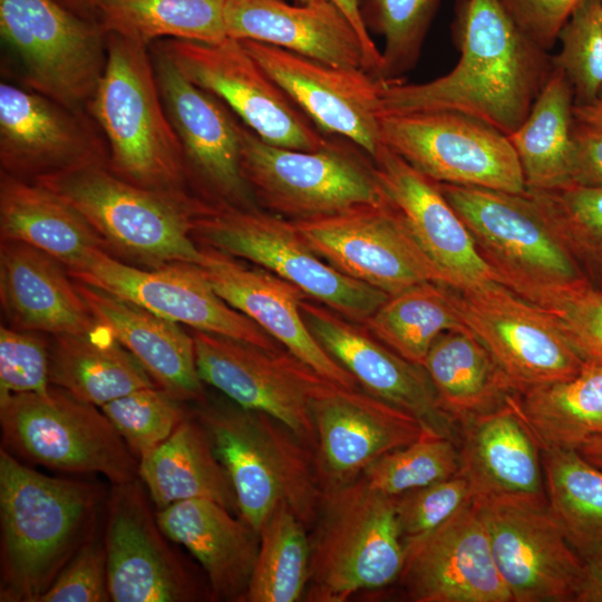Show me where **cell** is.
<instances>
[{"label": "cell", "instance_id": "cell-9", "mask_svg": "<svg viewBox=\"0 0 602 602\" xmlns=\"http://www.w3.org/2000/svg\"><path fill=\"white\" fill-rule=\"evenodd\" d=\"M192 236L204 247L272 272L308 298L358 323L389 297L338 271L309 245L293 221L260 207L208 206L194 221Z\"/></svg>", "mask_w": 602, "mask_h": 602}, {"label": "cell", "instance_id": "cell-42", "mask_svg": "<svg viewBox=\"0 0 602 602\" xmlns=\"http://www.w3.org/2000/svg\"><path fill=\"white\" fill-rule=\"evenodd\" d=\"M256 563L246 602H295L304 598L310 572L309 530L285 502L259 531Z\"/></svg>", "mask_w": 602, "mask_h": 602}, {"label": "cell", "instance_id": "cell-17", "mask_svg": "<svg viewBox=\"0 0 602 602\" xmlns=\"http://www.w3.org/2000/svg\"><path fill=\"white\" fill-rule=\"evenodd\" d=\"M474 501L513 602H575L583 560L554 518L547 501L522 497Z\"/></svg>", "mask_w": 602, "mask_h": 602}, {"label": "cell", "instance_id": "cell-37", "mask_svg": "<svg viewBox=\"0 0 602 602\" xmlns=\"http://www.w3.org/2000/svg\"><path fill=\"white\" fill-rule=\"evenodd\" d=\"M573 109V87L564 72L553 67L527 117L507 136L526 190L552 191L571 185Z\"/></svg>", "mask_w": 602, "mask_h": 602}, {"label": "cell", "instance_id": "cell-13", "mask_svg": "<svg viewBox=\"0 0 602 602\" xmlns=\"http://www.w3.org/2000/svg\"><path fill=\"white\" fill-rule=\"evenodd\" d=\"M156 45L190 81L211 93L268 144L318 151L330 135L311 119L260 67L241 40L219 43L161 39Z\"/></svg>", "mask_w": 602, "mask_h": 602}, {"label": "cell", "instance_id": "cell-49", "mask_svg": "<svg viewBox=\"0 0 602 602\" xmlns=\"http://www.w3.org/2000/svg\"><path fill=\"white\" fill-rule=\"evenodd\" d=\"M49 343L45 333L1 324L0 397L50 389Z\"/></svg>", "mask_w": 602, "mask_h": 602}, {"label": "cell", "instance_id": "cell-48", "mask_svg": "<svg viewBox=\"0 0 602 602\" xmlns=\"http://www.w3.org/2000/svg\"><path fill=\"white\" fill-rule=\"evenodd\" d=\"M538 307L556 319L585 363H602V289L585 281L554 293Z\"/></svg>", "mask_w": 602, "mask_h": 602}, {"label": "cell", "instance_id": "cell-56", "mask_svg": "<svg viewBox=\"0 0 602 602\" xmlns=\"http://www.w3.org/2000/svg\"><path fill=\"white\" fill-rule=\"evenodd\" d=\"M573 115L577 122L602 132V88L591 103L574 106Z\"/></svg>", "mask_w": 602, "mask_h": 602}, {"label": "cell", "instance_id": "cell-19", "mask_svg": "<svg viewBox=\"0 0 602 602\" xmlns=\"http://www.w3.org/2000/svg\"><path fill=\"white\" fill-rule=\"evenodd\" d=\"M139 478L113 485L104 544L114 602H191L204 598L187 564L168 544Z\"/></svg>", "mask_w": 602, "mask_h": 602}, {"label": "cell", "instance_id": "cell-54", "mask_svg": "<svg viewBox=\"0 0 602 602\" xmlns=\"http://www.w3.org/2000/svg\"><path fill=\"white\" fill-rule=\"evenodd\" d=\"M298 3H307L313 0H295ZM338 6L341 11L348 17L356 31L361 38L366 59V71L376 78L380 64L381 51L377 48L371 39L370 33L366 29L359 9V0H329Z\"/></svg>", "mask_w": 602, "mask_h": 602}, {"label": "cell", "instance_id": "cell-28", "mask_svg": "<svg viewBox=\"0 0 602 602\" xmlns=\"http://www.w3.org/2000/svg\"><path fill=\"white\" fill-rule=\"evenodd\" d=\"M459 472L473 498L547 501L542 446L522 416L515 392L499 406L459 424Z\"/></svg>", "mask_w": 602, "mask_h": 602}, {"label": "cell", "instance_id": "cell-2", "mask_svg": "<svg viewBox=\"0 0 602 602\" xmlns=\"http://www.w3.org/2000/svg\"><path fill=\"white\" fill-rule=\"evenodd\" d=\"M101 492L40 474L0 450L2 602H38L95 532Z\"/></svg>", "mask_w": 602, "mask_h": 602}, {"label": "cell", "instance_id": "cell-18", "mask_svg": "<svg viewBox=\"0 0 602 602\" xmlns=\"http://www.w3.org/2000/svg\"><path fill=\"white\" fill-rule=\"evenodd\" d=\"M293 222L324 261L388 295L424 282L448 285L390 201Z\"/></svg>", "mask_w": 602, "mask_h": 602}, {"label": "cell", "instance_id": "cell-55", "mask_svg": "<svg viewBox=\"0 0 602 602\" xmlns=\"http://www.w3.org/2000/svg\"><path fill=\"white\" fill-rule=\"evenodd\" d=\"M583 560L575 602H602V546Z\"/></svg>", "mask_w": 602, "mask_h": 602}, {"label": "cell", "instance_id": "cell-14", "mask_svg": "<svg viewBox=\"0 0 602 602\" xmlns=\"http://www.w3.org/2000/svg\"><path fill=\"white\" fill-rule=\"evenodd\" d=\"M166 115L178 138L190 192L213 207H260L243 175L240 125L227 106L149 46Z\"/></svg>", "mask_w": 602, "mask_h": 602}, {"label": "cell", "instance_id": "cell-46", "mask_svg": "<svg viewBox=\"0 0 602 602\" xmlns=\"http://www.w3.org/2000/svg\"><path fill=\"white\" fill-rule=\"evenodd\" d=\"M100 409L137 459L166 440L190 415L183 401L158 386L134 390Z\"/></svg>", "mask_w": 602, "mask_h": 602}, {"label": "cell", "instance_id": "cell-59", "mask_svg": "<svg viewBox=\"0 0 602 602\" xmlns=\"http://www.w3.org/2000/svg\"><path fill=\"white\" fill-rule=\"evenodd\" d=\"M600 289H602V288H600Z\"/></svg>", "mask_w": 602, "mask_h": 602}, {"label": "cell", "instance_id": "cell-11", "mask_svg": "<svg viewBox=\"0 0 602 602\" xmlns=\"http://www.w3.org/2000/svg\"><path fill=\"white\" fill-rule=\"evenodd\" d=\"M0 425L4 444L28 462L99 473L113 485L138 478V459L103 410L59 387L0 397Z\"/></svg>", "mask_w": 602, "mask_h": 602}, {"label": "cell", "instance_id": "cell-1", "mask_svg": "<svg viewBox=\"0 0 602 602\" xmlns=\"http://www.w3.org/2000/svg\"><path fill=\"white\" fill-rule=\"evenodd\" d=\"M450 29L455 67L421 84L381 82L382 114L454 110L508 136L547 81L552 56L521 31L501 0H456Z\"/></svg>", "mask_w": 602, "mask_h": 602}, {"label": "cell", "instance_id": "cell-8", "mask_svg": "<svg viewBox=\"0 0 602 602\" xmlns=\"http://www.w3.org/2000/svg\"><path fill=\"white\" fill-rule=\"evenodd\" d=\"M243 175L260 207L290 221L328 216L389 202L372 158L330 135L318 151L265 143L240 125Z\"/></svg>", "mask_w": 602, "mask_h": 602}, {"label": "cell", "instance_id": "cell-39", "mask_svg": "<svg viewBox=\"0 0 602 602\" xmlns=\"http://www.w3.org/2000/svg\"><path fill=\"white\" fill-rule=\"evenodd\" d=\"M227 0H100L96 21L113 33L149 47L174 38L219 43L227 37Z\"/></svg>", "mask_w": 602, "mask_h": 602}, {"label": "cell", "instance_id": "cell-4", "mask_svg": "<svg viewBox=\"0 0 602 602\" xmlns=\"http://www.w3.org/2000/svg\"><path fill=\"white\" fill-rule=\"evenodd\" d=\"M191 415L205 430L235 491L239 515L258 532L280 502L310 530L322 496L313 452L271 416L205 398Z\"/></svg>", "mask_w": 602, "mask_h": 602}, {"label": "cell", "instance_id": "cell-31", "mask_svg": "<svg viewBox=\"0 0 602 602\" xmlns=\"http://www.w3.org/2000/svg\"><path fill=\"white\" fill-rule=\"evenodd\" d=\"M222 504L185 499L157 509L169 541L186 547L200 562L216 600L245 601L258 559L260 535Z\"/></svg>", "mask_w": 602, "mask_h": 602}, {"label": "cell", "instance_id": "cell-40", "mask_svg": "<svg viewBox=\"0 0 602 602\" xmlns=\"http://www.w3.org/2000/svg\"><path fill=\"white\" fill-rule=\"evenodd\" d=\"M361 324L396 353L419 366L440 334L467 329L454 305L452 287L438 282L419 283L389 295Z\"/></svg>", "mask_w": 602, "mask_h": 602}, {"label": "cell", "instance_id": "cell-47", "mask_svg": "<svg viewBox=\"0 0 602 602\" xmlns=\"http://www.w3.org/2000/svg\"><path fill=\"white\" fill-rule=\"evenodd\" d=\"M552 64L574 90V106L591 103L602 88V0H582L557 36Z\"/></svg>", "mask_w": 602, "mask_h": 602}, {"label": "cell", "instance_id": "cell-15", "mask_svg": "<svg viewBox=\"0 0 602 602\" xmlns=\"http://www.w3.org/2000/svg\"><path fill=\"white\" fill-rule=\"evenodd\" d=\"M192 336L197 372L204 383L245 409L279 420L314 452L311 406L331 381L287 350H270L195 329Z\"/></svg>", "mask_w": 602, "mask_h": 602}, {"label": "cell", "instance_id": "cell-16", "mask_svg": "<svg viewBox=\"0 0 602 602\" xmlns=\"http://www.w3.org/2000/svg\"><path fill=\"white\" fill-rule=\"evenodd\" d=\"M462 323L488 350L516 392L577 375L585 362L545 309L498 282L452 288Z\"/></svg>", "mask_w": 602, "mask_h": 602}, {"label": "cell", "instance_id": "cell-12", "mask_svg": "<svg viewBox=\"0 0 602 602\" xmlns=\"http://www.w3.org/2000/svg\"><path fill=\"white\" fill-rule=\"evenodd\" d=\"M380 134L385 146L436 183L526 191L507 135L474 116L454 110L382 114Z\"/></svg>", "mask_w": 602, "mask_h": 602}, {"label": "cell", "instance_id": "cell-3", "mask_svg": "<svg viewBox=\"0 0 602 602\" xmlns=\"http://www.w3.org/2000/svg\"><path fill=\"white\" fill-rule=\"evenodd\" d=\"M93 225L111 256L157 269L172 263L201 265L205 259L192 236L210 205L188 192L156 191L130 184L107 166H88L41 178Z\"/></svg>", "mask_w": 602, "mask_h": 602}, {"label": "cell", "instance_id": "cell-53", "mask_svg": "<svg viewBox=\"0 0 602 602\" xmlns=\"http://www.w3.org/2000/svg\"><path fill=\"white\" fill-rule=\"evenodd\" d=\"M570 179L571 185L602 186V132L575 118L571 132Z\"/></svg>", "mask_w": 602, "mask_h": 602}, {"label": "cell", "instance_id": "cell-29", "mask_svg": "<svg viewBox=\"0 0 602 602\" xmlns=\"http://www.w3.org/2000/svg\"><path fill=\"white\" fill-rule=\"evenodd\" d=\"M224 21L229 38L254 40L330 66L366 71L360 36L329 0L298 4L285 0H227Z\"/></svg>", "mask_w": 602, "mask_h": 602}, {"label": "cell", "instance_id": "cell-20", "mask_svg": "<svg viewBox=\"0 0 602 602\" xmlns=\"http://www.w3.org/2000/svg\"><path fill=\"white\" fill-rule=\"evenodd\" d=\"M108 147L87 111L19 84H0V172L35 183L88 166H107Z\"/></svg>", "mask_w": 602, "mask_h": 602}, {"label": "cell", "instance_id": "cell-23", "mask_svg": "<svg viewBox=\"0 0 602 602\" xmlns=\"http://www.w3.org/2000/svg\"><path fill=\"white\" fill-rule=\"evenodd\" d=\"M399 577L412 602H513L480 511L469 501L431 532L404 541Z\"/></svg>", "mask_w": 602, "mask_h": 602}, {"label": "cell", "instance_id": "cell-43", "mask_svg": "<svg viewBox=\"0 0 602 602\" xmlns=\"http://www.w3.org/2000/svg\"><path fill=\"white\" fill-rule=\"evenodd\" d=\"M590 283L602 288V186L526 190Z\"/></svg>", "mask_w": 602, "mask_h": 602}, {"label": "cell", "instance_id": "cell-33", "mask_svg": "<svg viewBox=\"0 0 602 602\" xmlns=\"http://www.w3.org/2000/svg\"><path fill=\"white\" fill-rule=\"evenodd\" d=\"M0 240L35 246L69 271L81 270L97 251H106L101 236L71 204L40 184L3 172H0Z\"/></svg>", "mask_w": 602, "mask_h": 602}, {"label": "cell", "instance_id": "cell-45", "mask_svg": "<svg viewBox=\"0 0 602 602\" xmlns=\"http://www.w3.org/2000/svg\"><path fill=\"white\" fill-rule=\"evenodd\" d=\"M459 468L458 443L426 431L417 440L376 459L361 475L375 491L398 496L453 477Z\"/></svg>", "mask_w": 602, "mask_h": 602}, {"label": "cell", "instance_id": "cell-58", "mask_svg": "<svg viewBox=\"0 0 602 602\" xmlns=\"http://www.w3.org/2000/svg\"><path fill=\"white\" fill-rule=\"evenodd\" d=\"M577 452L591 464L602 468V435L584 443Z\"/></svg>", "mask_w": 602, "mask_h": 602}, {"label": "cell", "instance_id": "cell-38", "mask_svg": "<svg viewBox=\"0 0 602 602\" xmlns=\"http://www.w3.org/2000/svg\"><path fill=\"white\" fill-rule=\"evenodd\" d=\"M518 409L542 448L579 449L602 435V363L572 378L515 392Z\"/></svg>", "mask_w": 602, "mask_h": 602}, {"label": "cell", "instance_id": "cell-26", "mask_svg": "<svg viewBox=\"0 0 602 602\" xmlns=\"http://www.w3.org/2000/svg\"><path fill=\"white\" fill-rule=\"evenodd\" d=\"M372 161L387 197L449 287L473 290L498 282L436 182L383 144Z\"/></svg>", "mask_w": 602, "mask_h": 602}, {"label": "cell", "instance_id": "cell-25", "mask_svg": "<svg viewBox=\"0 0 602 602\" xmlns=\"http://www.w3.org/2000/svg\"><path fill=\"white\" fill-rule=\"evenodd\" d=\"M301 314L317 341L361 389L411 414L428 431L458 443V425L440 407L423 366L406 360L366 327L322 303L305 298Z\"/></svg>", "mask_w": 602, "mask_h": 602}, {"label": "cell", "instance_id": "cell-57", "mask_svg": "<svg viewBox=\"0 0 602 602\" xmlns=\"http://www.w3.org/2000/svg\"><path fill=\"white\" fill-rule=\"evenodd\" d=\"M60 3L66 6L71 11L77 14L96 20V13L100 0H58Z\"/></svg>", "mask_w": 602, "mask_h": 602}, {"label": "cell", "instance_id": "cell-30", "mask_svg": "<svg viewBox=\"0 0 602 602\" xmlns=\"http://www.w3.org/2000/svg\"><path fill=\"white\" fill-rule=\"evenodd\" d=\"M0 303L7 326L20 330L57 336L98 324L68 268L14 240H0Z\"/></svg>", "mask_w": 602, "mask_h": 602}, {"label": "cell", "instance_id": "cell-35", "mask_svg": "<svg viewBox=\"0 0 602 602\" xmlns=\"http://www.w3.org/2000/svg\"><path fill=\"white\" fill-rule=\"evenodd\" d=\"M138 478L157 509L203 498L239 513L230 476L191 411L166 440L138 459Z\"/></svg>", "mask_w": 602, "mask_h": 602}, {"label": "cell", "instance_id": "cell-34", "mask_svg": "<svg viewBox=\"0 0 602 602\" xmlns=\"http://www.w3.org/2000/svg\"><path fill=\"white\" fill-rule=\"evenodd\" d=\"M49 381L99 408L134 390L157 386L140 362L99 321L87 332L51 336Z\"/></svg>", "mask_w": 602, "mask_h": 602}, {"label": "cell", "instance_id": "cell-10", "mask_svg": "<svg viewBox=\"0 0 602 602\" xmlns=\"http://www.w3.org/2000/svg\"><path fill=\"white\" fill-rule=\"evenodd\" d=\"M0 36L19 85L87 111L107 61L96 20L58 0H0Z\"/></svg>", "mask_w": 602, "mask_h": 602}, {"label": "cell", "instance_id": "cell-22", "mask_svg": "<svg viewBox=\"0 0 602 602\" xmlns=\"http://www.w3.org/2000/svg\"><path fill=\"white\" fill-rule=\"evenodd\" d=\"M241 41L321 132L346 138L376 157L382 145L380 81L363 69L334 67L276 46Z\"/></svg>", "mask_w": 602, "mask_h": 602}, {"label": "cell", "instance_id": "cell-41", "mask_svg": "<svg viewBox=\"0 0 602 602\" xmlns=\"http://www.w3.org/2000/svg\"><path fill=\"white\" fill-rule=\"evenodd\" d=\"M547 505L583 559L602 546V468L576 449L542 448Z\"/></svg>", "mask_w": 602, "mask_h": 602}, {"label": "cell", "instance_id": "cell-50", "mask_svg": "<svg viewBox=\"0 0 602 602\" xmlns=\"http://www.w3.org/2000/svg\"><path fill=\"white\" fill-rule=\"evenodd\" d=\"M472 499L470 485L460 473L396 496L402 542L431 532Z\"/></svg>", "mask_w": 602, "mask_h": 602}, {"label": "cell", "instance_id": "cell-51", "mask_svg": "<svg viewBox=\"0 0 602 602\" xmlns=\"http://www.w3.org/2000/svg\"><path fill=\"white\" fill-rule=\"evenodd\" d=\"M106 601H110V596L105 544L95 530L38 602Z\"/></svg>", "mask_w": 602, "mask_h": 602}, {"label": "cell", "instance_id": "cell-24", "mask_svg": "<svg viewBox=\"0 0 602 602\" xmlns=\"http://www.w3.org/2000/svg\"><path fill=\"white\" fill-rule=\"evenodd\" d=\"M311 414L317 436L314 464L322 491L358 478L376 459L428 431L411 414L361 388L333 382L313 399Z\"/></svg>", "mask_w": 602, "mask_h": 602}, {"label": "cell", "instance_id": "cell-44", "mask_svg": "<svg viewBox=\"0 0 602 602\" xmlns=\"http://www.w3.org/2000/svg\"><path fill=\"white\" fill-rule=\"evenodd\" d=\"M440 0H359L362 22L385 39L380 82L400 81L415 68Z\"/></svg>", "mask_w": 602, "mask_h": 602}, {"label": "cell", "instance_id": "cell-32", "mask_svg": "<svg viewBox=\"0 0 602 602\" xmlns=\"http://www.w3.org/2000/svg\"><path fill=\"white\" fill-rule=\"evenodd\" d=\"M75 282L94 317L110 329L158 387L183 402L204 399L192 333L130 300Z\"/></svg>", "mask_w": 602, "mask_h": 602}, {"label": "cell", "instance_id": "cell-5", "mask_svg": "<svg viewBox=\"0 0 602 602\" xmlns=\"http://www.w3.org/2000/svg\"><path fill=\"white\" fill-rule=\"evenodd\" d=\"M87 111L106 140L114 175L149 190L191 193L149 47L107 35L106 67Z\"/></svg>", "mask_w": 602, "mask_h": 602}, {"label": "cell", "instance_id": "cell-7", "mask_svg": "<svg viewBox=\"0 0 602 602\" xmlns=\"http://www.w3.org/2000/svg\"><path fill=\"white\" fill-rule=\"evenodd\" d=\"M437 184L498 283L518 297L541 305L589 281L527 191Z\"/></svg>", "mask_w": 602, "mask_h": 602}, {"label": "cell", "instance_id": "cell-21", "mask_svg": "<svg viewBox=\"0 0 602 602\" xmlns=\"http://www.w3.org/2000/svg\"><path fill=\"white\" fill-rule=\"evenodd\" d=\"M69 272L75 280L130 300L178 324L270 350L280 349L254 321L227 304L195 264L144 269L99 250L81 270Z\"/></svg>", "mask_w": 602, "mask_h": 602}, {"label": "cell", "instance_id": "cell-52", "mask_svg": "<svg viewBox=\"0 0 602 602\" xmlns=\"http://www.w3.org/2000/svg\"><path fill=\"white\" fill-rule=\"evenodd\" d=\"M582 0H501L521 31L550 51L559 32Z\"/></svg>", "mask_w": 602, "mask_h": 602}, {"label": "cell", "instance_id": "cell-6", "mask_svg": "<svg viewBox=\"0 0 602 602\" xmlns=\"http://www.w3.org/2000/svg\"><path fill=\"white\" fill-rule=\"evenodd\" d=\"M310 531L305 601L343 602L399 580L405 551L396 496L375 491L362 475L322 492Z\"/></svg>", "mask_w": 602, "mask_h": 602}, {"label": "cell", "instance_id": "cell-27", "mask_svg": "<svg viewBox=\"0 0 602 602\" xmlns=\"http://www.w3.org/2000/svg\"><path fill=\"white\" fill-rule=\"evenodd\" d=\"M203 250L205 259L197 268L227 304L324 379L360 388L308 329L301 314V302L308 297L299 288L261 266L246 265L212 247Z\"/></svg>", "mask_w": 602, "mask_h": 602}, {"label": "cell", "instance_id": "cell-36", "mask_svg": "<svg viewBox=\"0 0 602 602\" xmlns=\"http://www.w3.org/2000/svg\"><path fill=\"white\" fill-rule=\"evenodd\" d=\"M443 410L458 425L494 409L516 392L488 350L468 330H450L433 343L423 365Z\"/></svg>", "mask_w": 602, "mask_h": 602}]
</instances>
